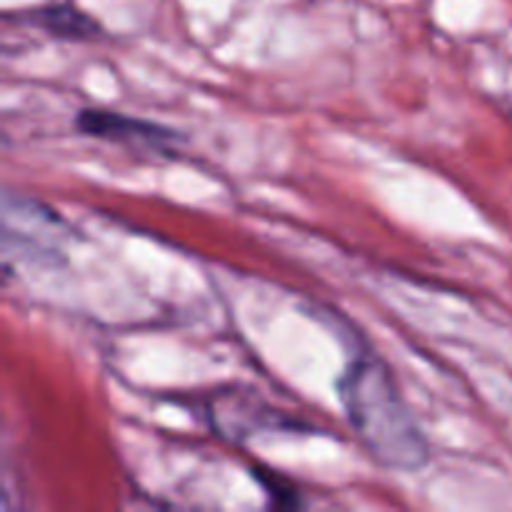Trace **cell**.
<instances>
[{
    "label": "cell",
    "mask_w": 512,
    "mask_h": 512,
    "mask_svg": "<svg viewBox=\"0 0 512 512\" xmlns=\"http://www.w3.org/2000/svg\"><path fill=\"white\" fill-rule=\"evenodd\" d=\"M338 390L355 438L380 465L413 473L428 463V440L383 360L358 355L345 368Z\"/></svg>",
    "instance_id": "1"
},
{
    "label": "cell",
    "mask_w": 512,
    "mask_h": 512,
    "mask_svg": "<svg viewBox=\"0 0 512 512\" xmlns=\"http://www.w3.org/2000/svg\"><path fill=\"white\" fill-rule=\"evenodd\" d=\"M75 128L83 135L113 140V143L140 145V148H168L178 135L150 120L110 113V110H83L75 118Z\"/></svg>",
    "instance_id": "2"
},
{
    "label": "cell",
    "mask_w": 512,
    "mask_h": 512,
    "mask_svg": "<svg viewBox=\"0 0 512 512\" xmlns=\"http://www.w3.org/2000/svg\"><path fill=\"white\" fill-rule=\"evenodd\" d=\"M33 23L45 33L68 40H90L100 35V25L70 5H50L33 13Z\"/></svg>",
    "instance_id": "3"
}]
</instances>
